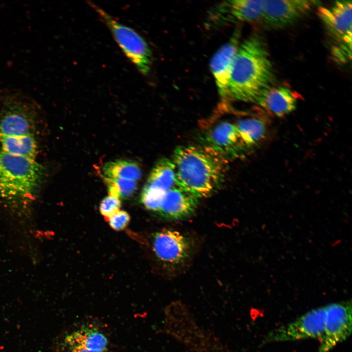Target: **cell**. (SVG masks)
<instances>
[{
	"label": "cell",
	"instance_id": "obj_16",
	"mask_svg": "<svg viewBox=\"0 0 352 352\" xmlns=\"http://www.w3.org/2000/svg\"><path fill=\"white\" fill-rule=\"evenodd\" d=\"M0 122V134L21 136L31 133V125L25 106L16 101L8 105Z\"/></svg>",
	"mask_w": 352,
	"mask_h": 352
},
{
	"label": "cell",
	"instance_id": "obj_13",
	"mask_svg": "<svg viewBox=\"0 0 352 352\" xmlns=\"http://www.w3.org/2000/svg\"><path fill=\"white\" fill-rule=\"evenodd\" d=\"M64 344L66 352H109L106 336L90 325L83 326L68 334Z\"/></svg>",
	"mask_w": 352,
	"mask_h": 352
},
{
	"label": "cell",
	"instance_id": "obj_21",
	"mask_svg": "<svg viewBox=\"0 0 352 352\" xmlns=\"http://www.w3.org/2000/svg\"><path fill=\"white\" fill-rule=\"evenodd\" d=\"M109 188V195L118 198H127L136 189V183L132 180L118 178H105Z\"/></svg>",
	"mask_w": 352,
	"mask_h": 352
},
{
	"label": "cell",
	"instance_id": "obj_5",
	"mask_svg": "<svg viewBox=\"0 0 352 352\" xmlns=\"http://www.w3.org/2000/svg\"><path fill=\"white\" fill-rule=\"evenodd\" d=\"M352 5L351 0H338L329 7L318 9L329 35L337 44L334 55L341 60L351 57Z\"/></svg>",
	"mask_w": 352,
	"mask_h": 352
},
{
	"label": "cell",
	"instance_id": "obj_14",
	"mask_svg": "<svg viewBox=\"0 0 352 352\" xmlns=\"http://www.w3.org/2000/svg\"><path fill=\"white\" fill-rule=\"evenodd\" d=\"M255 103L269 113L283 117L296 109L297 97L286 87L269 86L260 93Z\"/></svg>",
	"mask_w": 352,
	"mask_h": 352
},
{
	"label": "cell",
	"instance_id": "obj_22",
	"mask_svg": "<svg viewBox=\"0 0 352 352\" xmlns=\"http://www.w3.org/2000/svg\"><path fill=\"white\" fill-rule=\"evenodd\" d=\"M120 207L119 198L109 195L101 201L99 211L107 220L109 217L119 211Z\"/></svg>",
	"mask_w": 352,
	"mask_h": 352
},
{
	"label": "cell",
	"instance_id": "obj_1",
	"mask_svg": "<svg viewBox=\"0 0 352 352\" xmlns=\"http://www.w3.org/2000/svg\"><path fill=\"white\" fill-rule=\"evenodd\" d=\"M172 162L175 184L198 199L221 184L227 158L206 145L182 146L176 149Z\"/></svg>",
	"mask_w": 352,
	"mask_h": 352
},
{
	"label": "cell",
	"instance_id": "obj_20",
	"mask_svg": "<svg viewBox=\"0 0 352 352\" xmlns=\"http://www.w3.org/2000/svg\"><path fill=\"white\" fill-rule=\"evenodd\" d=\"M105 178L135 180L141 176V171L135 163L128 160H116L106 164L103 168Z\"/></svg>",
	"mask_w": 352,
	"mask_h": 352
},
{
	"label": "cell",
	"instance_id": "obj_23",
	"mask_svg": "<svg viewBox=\"0 0 352 352\" xmlns=\"http://www.w3.org/2000/svg\"><path fill=\"white\" fill-rule=\"evenodd\" d=\"M130 220V215L127 212L118 211L109 217L107 220H109L110 226L113 230L121 231L126 227Z\"/></svg>",
	"mask_w": 352,
	"mask_h": 352
},
{
	"label": "cell",
	"instance_id": "obj_11",
	"mask_svg": "<svg viewBox=\"0 0 352 352\" xmlns=\"http://www.w3.org/2000/svg\"><path fill=\"white\" fill-rule=\"evenodd\" d=\"M239 31H235L230 39L216 52L210 63L219 95L225 103L227 100L230 75L239 46Z\"/></svg>",
	"mask_w": 352,
	"mask_h": 352
},
{
	"label": "cell",
	"instance_id": "obj_3",
	"mask_svg": "<svg viewBox=\"0 0 352 352\" xmlns=\"http://www.w3.org/2000/svg\"><path fill=\"white\" fill-rule=\"evenodd\" d=\"M42 174V168L35 160L0 149V196L3 198L28 200L36 190Z\"/></svg>",
	"mask_w": 352,
	"mask_h": 352
},
{
	"label": "cell",
	"instance_id": "obj_7",
	"mask_svg": "<svg viewBox=\"0 0 352 352\" xmlns=\"http://www.w3.org/2000/svg\"><path fill=\"white\" fill-rule=\"evenodd\" d=\"M323 334L319 339L318 352H330L337 344L346 340L352 330L351 301L326 306Z\"/></svg>",
	"mask_w": 352,
	"mask_h": 352
},
{
	"label": "cell",
	"instance_id": "obj_17",
	"mask_svg": "<svg viewBox=\"0 0 352 352\" xmlns=\"http://www.w3.org/2000/svg\"><path fill=\"white\" fill-rule=\"evenodd\" d=\"M175 185V170L172 160L163 158L154 167L145 187L165 196Z\"/></svg>",
	"mask_w": 352,
	"mask_h": 352
},
{
	"label": "cell",
	"instance_id": "obj_10",
	"mask_svg": "<svg viewBox=\"0 0 352 352\" xmlns=\"http://www.w3.org/2000/svg\"><path fill=\"white\" fill-rule=\"evenodd\" d=\"M263 0H236L222 2L212 8L210 21L220 25L235 22H254L261 20Z\"/></svg>",
	"mask_w": 352,
	"mask_h": 352
},
{
	"label": "cell",
	"instance_id": "obj_18",
	"mask_svg": "<svg viewBox=\"0 0 352 352\" xmlns=\"http://www.w3.org/2000/svg\"><path fill=\"white\" fill-rule=\"evenodd\" d=\"M1 149L15 155L35 160L37 144L32 133L21 136H7L0 134Z\"/></svg>",
	"mask_w": 352,
	"mask_h": 352
},
{
	"label": "cell",
	"instance_id": "obj_12",
	"mask_svg": "<svg viewBox=\"0 0 352 352\" xmlns=\"http://www.w3.org/2000/svg\"><path fill=\"white\" fill-rule=\"evenodd\" d=\"M207 146L226 158L241 156L248 150L243 144L234 123L220 122L211 127L205 135Z\"/></svg>",
	"mask_w": 352,
	"mask_h": 352
},
{
	"label": "cell",
	"instance_id": "obj_15",
	"mask_svg": "<svg viewBox=\"0 0 352 352\" xmlns=\"http://www.w3.org/2000/svg\"><path fill=\"white\" fill-rule=\"evenodd\" d=\"M198 203V198L176 185L165 194L158 212L168 219H181L191 215Z\"/></svg>",
	"mask_w": 352,
	"mask_h": 352
},
{
	"label": "cell",
	"instance_id": "obj_9",
	"mask_svg": "<svg viewBox=\"0 0 352 352\" xmlns=\"http://www.w3.org/2000/svg\"><path fill=\"white\" fill-rule=\"evenodd\" d=\"M153 247L157 258L169 266L183 263L191 252L188 238L178 231L169 229H163L154 234Z\"/></svg>",
	"mask_w": 352,
	"mask_h": 352
},
{
	"label": "cell",
	"instance_id": "obj_19",
	"mask_svg": "<svg viewBox=\"0 0 352 352\" xmlns=\"http://www.w3.org/2000/svg\"><path fill=\"white\" fill-rule=\"evenodd\" d=\"M234 124L242 141L248 150L258 145L265 137L266 125L260 118L250 117L241 119Z\"/></svg>",
	"mask_w": 352,
	"mask_h": 352
},
{
	"label": "cell",
	"instance_id": "obj_4",
	"mask_svg": "<svg viewBox=\"0 0 352 352\" xmlns=\"http://www.w3.org/2000/svg\"><path fill=\"white\" fill-rule=\"evenodd\" d=\"M88 4L107 25L126 56L142 74L147 75L152 66L153 55L144 39L133 29L117 21L93 2L88 1Z\"/></svg>",
	"mask_w": 352,
	"mask_h": 352
},
{
	"label": "cell",
	"instance_id": "obj_6",
	"mask_svg": "<svg viewBox=\"0 0 352 352\" xmlns=\"http://www.w3.org/2000/svg\"><path fill=\"white\" fill-rule=\"evenodd\" d=\"M327 306L311 309L296 320L270 331L263 344L294 341L321 337L325 327Z\"/></svg>",
	"mask_w": 352,
	"mask_h": 352
},
{
	"label": "cell",
	"instance_id": "obj_8",
	"mask_svg": "<svg viewBox=\"0 0 352 352\" xmlns=\"http://www.w3.org/2000/svg\"><path fill=\"white\" fill-rule=\"evenodd\" d=\"M320 3L316 0H263L261 20L270 28L286 27L296 22Z\"/></svg>",
	"mask_w": 352,
	"mask_h": 352
},
{
	"label": "cell",
	"instance_id": "obj_2",
	"mask_svg": "<svg viewBox=\"0 0 352 352\" xmlns=\"http://www.w3.org/2000/svg\"><path fill=\"white\" fill-rule=\"evenodd\" d=\"M273 76L265 43L258 35L250 37L238 47L229 82L227 102H255L260 93L270 86Z\"/></svg>",
	"mask_w": 352,
	"mask_h": 352
}]
</instances>
